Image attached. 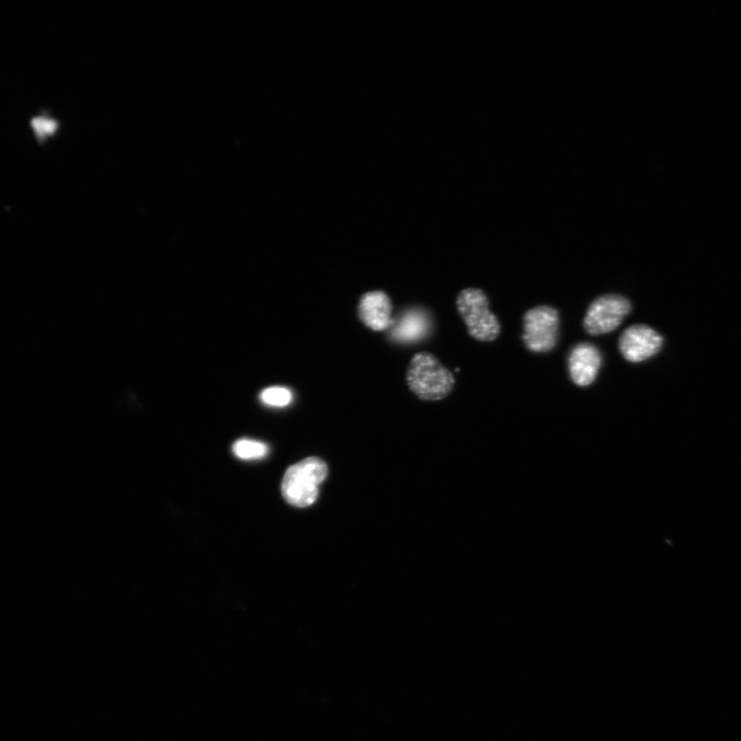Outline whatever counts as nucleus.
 <instances>
[{
  "label": "nucleus",
  "mask_w": 741,
  "mask_h": 741,
  "mask_svg": "<svg viewBox=\"0 0 741 741\" xmlns=\"http://www.w3.org/2000/svg\"><path fill=\"white\" fill-rule=\"evenodd\" d=\"M630 301L618 294L597 298L589 306L584 329L592 336L605 335L617 330L631 311Z\"/></svg>",
  "instance_id": "obj_5"
},
{
  "label": "nucleus",
  "mask_w": 741,
  "mask_h": 741,
  "mask_svg": "<svg viewBox=\"0 0 741 741\" xmlns=\"http://www.w3.org/2000/svg\"><path fill=\"white\" fill-rule=\"evenodd\" d=\"M428 323L419 312H410L401 321L400 326L395 329V336L402 340L418 339L427 331Z\"/></svg>",
  "instance_id": "obj_9"
},
{
  "label": "nucleus",
  "mask_w": 741,
  "mask_h": 741,
  "mask_svg": "<svg viewBox=\"0 0 741 741\" xmlns=\"http://www.w3.org/2000/svg\"><path fill=\"white\" fill-rule=\"evenodd\" d=\"M233 452L243 461L262 460L268 454V447L261 442L242 439L234 443Z\"/></svg>",
  "instance_id": "obj_11"
},
{
  "label": "nucleus",
  "mask_w": 741,
  "mask_h": 741,
  "mask_svg": "<svg viewBox=\"0 0 741 741\" xmlns=\"http://www.w3.org/2000/svg\"><path fill=\"white\" fill-rule=\"evenodd\" d=\"M293 395L286 387L273 386L266 388L261 394L264 404L272 407H286L292 402Z\"/></svg>",
  "instance_id": "obj_12"
},
{
  "label": "nucleus",
  "mask_w": 741,
  "mask_h": 741,
  "mask_svg": "<svg viewBox=\"0 0 741 741\" xmlns=\"http://www.w3.org/2000/svg\"><path fill=\"white\" fill-rule=\"evenodd\" d=\"M603 364L601 351L590 343L576 345L569 357V372L573 382L581 387L591 385Z\"/></svg>",
  "instance_id": "obj_8"
},
{
  "label": "nucleus",
  "mask_w": 741,
  "mask_h": 741,
  "mask_svg": "<svg viewBox=\"0 0 741 741\" xmlns=\"http://www.w3.org/2000/svg\"><path fill=\"white\" fill-rule=\"evenodd\" d=\"M29 126L35 139L43 146L58 133L60 124L56 118L43 112L32 117Z\"/></svg>",
  "instance_id": "obj_10"
},
{
  "label": "nucleus",
  "mask_w": 741,
  "mask_h": 741,
  "mask_svg": "<svg viewBox=\"0 0 741 741\" xmlns=\"http://www.w3.org/2000/svg\"><path fill=\"white\" fill-rule=\"evenodd\" d=\"M663 346V337L646 325L627 328L619 339L623 358L633 364L643 363L655 357Z\"/></svg>",
  "instance_id": "obj_6"
},
{
  "label": "nucleus",
  "mask_w": 741,
  "mask_h": 741,
  "mask_svg": "<svg viewBox=\"0 0 741 741\" xmlns=\"http://www.w3.org/2000/svg\"><path fill=\"white\" fill-rule=\"evenodd\" d=\"M559 326V312L555 308L541 305L528 310L523 319L524 345L536 354L551 351L558 342Z\"/></svg>",
  "instance_id": "obj_4"
},
{
  "label": "nucleus",
  "mask_w": 741,
  "mask_h": 741,
  "mask_svg": "<svg viewBox=\"0 0 741 741\" xmlns=\"http://www.w3.org/2000/svg\"><path fill=\"white\" fill-rule=\"evenodd\" d=\"M456 308L461 314L472 338L480 342H492L501 334V325L496 314L489 308V300L480 289L468 288L458 294Z\"/></svg>",
  "instance_id": "obj_3"
},
{
  "label": "nucleus",
  "mask_w": 741,
  "mask_h": 741,
  "mask_svg": "<svg viewBox=\"0 0 741 741\" xmlns=\"http://www.w3.org/2000/svg\"><path fill=\"white\" fill-rule=\"evenodd\" d=\"M328 476V466L320 458L309 457L288 469L282 480V496L292 506L307 508L319 498V486Z\"/></svg>",
  "instance_id": "obj_2"
},
{
  "label": "nucleus",
  "mask_w": 741,
  "mask_h": 741,
  "mask_svg": "<svg viewBox=\"0 0 741 741\" xmlns=\"http://www.w3.org/2000/svg\"><path fill=\"white\" fill-rule=\"evenodd\" d=\"M406 381L419 400L429 402L447 398L455 385L453 373L430 352H419L412 358Z\"/></svg>",
  "instance_id": "obj_1"
},
{
  "label": "nucleus",
  "mask_w": 741,
  "mask_h": 741,
  "mask_svg": "<svg viewBox=\"0 0 741 741\" xmlns=\"http://www.w3.org/2000/svg\"><path fill=\"white\" fill-rule=\"evenodd\" d=\"M358 315L360 321L370 330L384 331L393 323V302L382 291L365 293L359 302Z\"/></svg>",
  "instance_id": "obj_7"
}]
</instances>
